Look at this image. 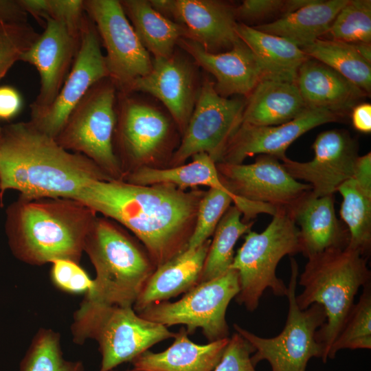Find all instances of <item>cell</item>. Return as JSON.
Segmentation results:
<instances>
[{
	"label": "cell",
	"mask_w": 371,
	"mask_h": 371,
	"mask_svg": "<svg viewBox=\"0 0 371 371\" xmlns=\"http://www.w3.org/2000/svg\"><path fill=\"white\" fill-rule=\"evenodd\" d=\"M205 191L94 180L76 199L132 232L158 267L187 249Z\"/></svg>",
	"instance_id": "cell-1"
},
{
	"label": "cell",
	"mask_w": 371,
	"mask_h": 371,
	"mask_svg": "<svg viewBox=\"0 0 371 371\" xmlns=\"http://www.w3.org/2000/svg\"><path fill=\"white\" fill-rule=\"evenodd\" d=\"M94 180H112L85 156L64 149L30 121L1 128L0 194L7 190L26 199H76Z\"/></svg>",
	"instance_id": "cell-2"
},
{
	"label": "cell",
	"mask_w": 371,
	"mask_h": 371,
	"mask_svg": "<svg viewBox=\"0 0 371 371\" xmlns=\"http://www.w3.org/2000/svg\"><path fill=\"white\" fill-rule=\"evenodd\" d=\"M97 213L69 198L19 197L7 210L8 244L19 260L41 266L58 259L80 263Z\"/></svg>",
	"instance_id": "cell-3"
},
{
	"label": "cell",
	"mask_w": 371,
	"mask_h": 371,
	"mask_svg": "<svg viewBox=\"0 0 371 371\" xmlns=\"http://www.w3.org/2000/svg\"><path fill=\"white\" fill-rule=\"evenodd\" d=\"M95 278L85 300L132 306L156 269L146 249L117 223L97 216L84 243Z\"/></svg>",
	"instance_id": "cell-4"
},
{
	"label": "cell",
	"mask_w": 371,
	"mask_h": 371,
	"mask_svg": "<svg viewBox=\"0 0 371 371\" xmlns=\"http://www.w3.org/2000/svg\"><path fill=\"white\" fill-rule=\"evenodd\" d=\"M370 278L367 258L348 246L329 249L308 258L299 280L304 290L295 295V301L301 310L314 303L324 309L326 322L315 333L324 348V363L354 305L357 293L370 282Z\"/></svg>",
	"instance_id": "cell-5"
},
{
	"label": "cell",
	"mask_w": 371,
	"mask_h": 371,
	"mask_svg": "<svg viewBox=\"0 0 371 371\" xmlns=\"http://www.w3.org/2000/svg\"><path fill=\"white\" fill-rule=\"evenodd\" d=\"M73 340L78 344L96 341L101 354L99 371H109L130 361L176 333L140 317L132 306L109 305L83 300L74 314Z\"/></svg>",
	"instance_id": "cell-6"
},
{
	"label": "cell",
	"mask_w": 371,
	"mask_h": 371,
	"mask_svg": "<svg viewBox=\"0 0 371 371\" xmlns=\"http://www.w3.org/2000/svg\"><path fill=\"white\" fill-rule=\"evenodd\" d=\"M272 216L263 232L246 234L230 267L238 275L236 300L249 311L258 308L268 288L277 296L286 295L287 287L276 276L277 265L284 256L301 251L299 229L290 212L276 208Z\"/></svg>",
	"instance_id": "cell-7"
},
{
	"label": "cell",
	"mask_w": 371,
	"mask_h": 371,
	"mask_svg": "<svg viewBox=\"0 0 371 371\" xmlns=\"http://www.w3.org/2000/svg\"><path fill=\"white\" fill-rule=\"evenodd\" d=\"M117 92L109 78L94 84L71 111L55 140L64 149L91 160L111 179L124 180L113 144Z\"/></svg>",
	"instance_id": "cell-8"
},
{
	"label": "cell",
	"mask_w": 371,
	"mask_h": 371,
	"mask_svg": "<svg viewBox=\"0 0 371 371\" xmlns=\"http://www.w3.org/2000/svg\"><path fill=\"white\" fill-rule=\"evenodd\" d=\"M291 277L287 286L289 312L282 332L271 338H265L234 324L238 333L254 348L251 361L254 366L265 360L271 371H307L311 358H323L324 348L317 341L315 333L326 322L323 306L314 303L305 310L299 308L295 301L298 265L291 258Z\"/></svg>",
	"instance_id": "cell-9"
},
{
	"label": "cell",
	"mask_w": 371,
	"mask_h": 371,
	"mask_svg": "<svg viewBox=\"0 0 371 371\" xmlns=\"http://www.w3.org/2000/svg\"><path fill=\"white\" fill-rule=\"evenodd\" d=\"M116 116L114 150L124 177L137 168L152 167L172 150L177 126L168 113L117 91Z\"/></svg>",
	"instance_id": "cell-10"
},
{
	"label": "cell",
	"mask_w": 371,
	"mask_h": 371,
	"mask_svg": "<svg viewBox=\"0 0 371 371\" xmlns=\"http://www.w3.org/2000/svg\"><path fill=\"white\" fill-rule=\"evenodd\" d=\"M238 292V272L229 269L221 276L199 283L177 302L154 303L137 314L166 327L185 325L190 334L200 328L209 342L217 341L229 337L226 311Z\"/></svg>",
	"instance_id": "cell-11"
},
{
	"label": "cell",
	"mask_w": 371,
	"mask_h": 371,
	"mask_svg": "<svg viewBox=\"0 0 371 371\" xmlns=\"http://www.w3.org/2000/svg\"><path fill=\"white\" fill-rule=\"evenodd\" d=\"M245 100L220 95L214 82L205 79L181 142L172 155L169 165L175 167L194 155L207 153L218 163L243 122Z\"/></svg>",
	"instance_id": "cell-12"
},
{
	"label": "cell",
	"mask_w": 371,
	"mask_h": 371,
	"mask_svg": "<svg viewBox=\"0 0 371 371\" xmlns=\"http://www.w3.org/2000/svg\"><path fill=\"white\" fill-rule=\"evenodd\" d=\"M84 8L106 50L109 78L117 91L124 92L134 80L150 71L153 59L137 36L120 1L84 0Z\"/></svg>",
	"instance_id": "cell-13"
},
{
	"label": "cell",
	"mask_w": 371,
	"mask_h": 371,
	"mask_svg": "<svg viewBox=\"0 0 371 371\" xmlns=\"http://www.w3.org/2000/svg\"><path fill=\"white\" fill-rule=\"evenodd\" d=\"M106 78H109V74L100 40L95 25L87 16L78 53L59 93L47 107L31 111L30 122L55 139L71 111L89 89Z\"/></svg>",
	"instance_id": "cell-14"
},
{
	"label": "cell",
	"mask_w": 371,
	"mask_h": 371,
	"mask_svg": "<svg viewBox=\"0 0 371 371\" xmlns=\"http://www.w3.org/2000/svg\"><path fill=\"white\" fill-rule=\"evenodd\" d=\"M219 176L227 189L237 196L288 211L311 191L284 169L276 157L259 155L249 164L216 163Z\"/></svg>",
	"instance_id": "cell-15"
},
{
	"label": "cell",
	"mask_w": 371,
	"mask_h": 371,
	"mask_svg": "<svg viewBox=\"0 0 371 371\" xmlns=\"http://www.w3.org/2000/svg\"><path fill=\"white\" fill-rule=\"evenodd\" d=\"M313 148L311 161L300 162L286 156L282 165L294 179L307 182L313 196L334 195L353 176L359 157L357 143L348 131L332 129L319 133Z\"/></svg>",
	"instance_id": "cell-16"
},
{
	"label": "cell",
	"mask_w": 371,
	"mask_h": 371,
	"mask_svg": "<svg viewBox=\"0 0 371 371\" xmlns=\"http://www.w3.org/2000/svg\"><path fill=\"white\" fill-rule=\"evenodd\" d=\"M153 8L183 25L187 39L210 53L229 50L239 40L234 8L218 0H150Z\"/></svg>",
	"instance_id": "cell-17"
},
{
	"label": "cell",
	"mask_w": 371,
	"mask_h": 371,
	"mask_svg": "<svg viewBox=\"0 0 371 371\" xmlns=\"http://www.w3.org/2000/svg\"><path fill=\"white\" fill-rule=\"evenodd\" d=\"M343 115L323 109L307 108L295 119L276 126H254L242 123L227 146L221 161L243 164L255 155H268L281 160L298 137L318 126L340 121Z\"/></svg>",
	"instance_id": "cell-18"
},
{
	"label": "cell",
	"mask_w": 371,
	"mask_h": 371,
	"mask_svg": "<svg viewBox=\"0 0 371 371\" xmlns=\"http://www.w3.org/2000/svg\"><path fill=\"white\" fill-rule=\"evenodd\" d=\"M200 87L192 65L175 54L153 59L150 71L135 80L124 93L142 91L159 100L183 134L196 102Z\"/></svg>",
	"instance_id": "cell-19"
},
{
	"label": "cell",
	"mask_w": 371,
	"mask_h": 371,
	"mask_svg": "<svg viewBox=\"0 0 371 371\" xmlns=\"http://www.w3.org/2000/svg\"><path fill=\"white\" fill-rule=\"evenodd\" d=\"M80 37L63 23L49 19L44 31L20 61L34 66L40 76L39 93L31 104V111L49 106L59 93L78 53Z\"/></svg>",
	"instance_id": "cell-20"
},
{
	"label": "cell",
	"mask_w": 371,
	"mask_h": 371,
	"mask_svg": "<svg viewBox=\"0 0 371 371\" xmlns=\"http://www.w3.org/2000/svg\"><path fill=\"white\" fill-rule=\"evenodd\" d=\"M177 45L192 57L194 63L215 78V90L223 97H247L265 78L256 56L240 39L230 49L218 53L207 52L196 42L187 38L180 39Z\"/></svg>",
	"instance_id": "cell-21"
},
{
	"label": "cell",
	"mask_w": 371,
	"mask_h": 371,
	"mask_svg": "<svg viewBox=\"0 0 371 371\" xmlns=\"http://www.w3.org/2000/svg\"><path fill=\"white\" fill-rule=\"evenodd\" d=\"M334 195L307 192L289 212L299 227L301 253L308 258L329 249L345 248L350 236L337 218Z\"/></svg>",
	"instance_id": "cell-22"
},
{
	"label": "cell",
	"mask_w": 371,
	"mask_h": 371,
	"mask_svg": "<svg viewBox=\"0 0 371 371\" xmlns=\"http://www.w3.org/2000/svg\"><path fill=\"white\" fill-rule=\"evenodd\" d=\"M210 242L208 239L195 249H186L157 267L133 306L135 311L186 293L198 284Z\"/></svg>",
	"instance_id": "cell-23"
},
{
	"label": "cell",
	"mask_w": 371,
	"mask_h": 371,
	"mask_svg": "<svg viewBox=\"0 0 371 371\" xmlns=\"http://www.w3.org/2000/svg\"><path fill=\"white\" fill-rule=\"evenodd\" d=\"M296 84L307 108L341 115L367 95L330 67L310 58L300 67Z\"/></svg>",
	"instance_id": "cell-24"
},
{
	"label": "cell",
	"mask_w": 371,
	"mask_h": 371,
	"mask_svg": "<svg viewBox=\"0 0 371 371\" xmlns=\"http://www.w3.org/2000/svg\"><path fill=\"white\" fill-rule=\"evenodd\" d=\"M186 329L176 333L175 341L166 350H148L131 361L135 368L145 371H213L220 361L229 337L206 344L192 342Z\"/></svg>",
	"instance_id": "cell-25"
},
{
	"label": "cell",
	"mask_w": 371,
	"mask_h": 371,
	"mask_svg": "<svg viewBox=\"0 0 371 371\" xmlns=\"http://www.w3.org/2000/svg\"><path fill=\"white\" fill-rule=\"evenodd\" d=\"M306 109L295 82L265 78L247 97L242 123L280 125L295 119Z\"/></svg>",
	"instance_id": "cell-26"
},
{
	"label": "cell",
	"mask_w": 371,
	"mask_h": 371,
	"mask_svg": "<svg viewBox=\"0 0 371 371\" xmlns=\"http://www.w3.org/2000/svg\"><path fill=\"white\" fill-rule=\"evenodd\" d=\"M236 34L256 56L265 78L296 82L300 67L309 58L300 47L241 23L237 24Z\"/></svg>",
	"instance_id": "cell-27"
},
{
	"label": "cell",
	"mask_w": 371,
	"mask_h": 371,
	"mask_svg": "<svg viewBox=\"0 0 371 371\" xmlns=\"http://www.w3.org/2000/svg\"><path fill=\"white\" fill-rule=\"evenodd\" d=\"M348 1L315 0L278 19L254 27L284 38L302 49L326 34L337 14Z\"/></svg>",
	"instance_id": "cell-28"
},
{
	"label": "cell",
	"mask_w": 371,
	"mask_h": 371,
	"mask_svg": "<svg viewBox=\"0 0 371 371\" xmlns=\"http://www.w3.org/2000/svg\"><path fill=\"white\" fill-rule=\"evenodd\" d=\"M124 11L143 46L153 58H168L187 30L181 24L164 16L149 1H120Z\"/></svg>",
	"instance_id": "cell-29"
},
{
	"label": "cell",
	"mask_w": 371,
	"mask_h": 371,
	"mask_svg": "<svg viewBox=\"0 0 371 371\" xmlns=\"http://www.w3.org/2000/svg\"><path fill=\"white\" fill-rule=\"evenodd\" d=\"M302 49L308 57L330 67L370 95L371 63L362 57L353 43L319 38Z\"/></svg>",
	"instance_id": "cell-30"
},
{
	"label": "cell",
	"mask_w": 371,
	"mask_h": 371,
	"mask_svg": "<svg viewBox=\"0 0 371 371\" xmlns=\"http://www.w3.org/2000/svg\"><path fill=\"white\" fill-rule=\"evenodd\" d=\"M337 192L343 198L339 212L349 232L348 247L366 256L371 247V187L351 177Z\"/></svg>",
	"instance_id": "cell-31"
},
{
	"label": "cell",
	"mask_w": 371,
	"mask_h": 371,
	"mask_svg": "<svg viewBox=\"0 0 371 371\" xmlns=\"http://www.w3.org/2000/svg\"><path fill=\"white\" fill-rule=\"evenodd\" d=\"M240 210L230 206L213 234L204 261L200 282L222 276L230 269L234 248L239 238L251 230L254 222H245Z\"/></svg>",
	"instance_id": "cell-32"
},
{
	"label": "cell",
	"mask_w": 371,
	"mask_h": 371,
	"mask_svg": "<svg viewBox=\"0 0 371 371\" xmlns=\"http://www.w3.org/2000/svg\"><path fill=\"white\" fill-rule=\"evenodd\" d=\"M20 371H85L82 362L65 359L60 335L40 329L34 335L20 365Z\"/></svg>",
	"instance_id": "cell-33"
},
{
	"label": "cell",
	"mask_w": 371,
	"mask_h": 371,
	"mask_svg": "<svg viewBox=\"0 0 371 371\" xmlns=\"http://www.w3.org/2000/svg\"><path fill=\"white\" fill-rule=\"evenodd\" d=\"M371 348V284L363 286V291L354 304L345 323L333 343L328 359L335 358L342 349Z\"/></svg>",
	"instance_id": "cell-34"
},
{
	"label": "cell",
	"mask_w": 371,
	"mask_h": 371,
	"mask_svg": "<svg viewBox=\"0 0 371 371\" xmlns=\"http://www.w3.org/2000/svg\"><path fill=\"white\" fill-rule=\"evenodd\" d=\"M326 34L334 41L370 43L371 1L348 0L337 14Z\"/></svg>",
	"instance_id": "cell-35"
},
{
	"label": "cell",
	"mask_w": 371,
	"mask_h": 371,
	"mask_svg": "<svg viewBox=\"0 0 371 371\" xmlns=\"http://www.w3.org/2000/svg\"><path fill=\"white\" fill-rule=\"evenodd\" d=\"M23 10L45 27L54 20L64 23L75 36H81L87 19L84 0H19Z\"/></svg>",
	"instance_id": "cell-36"
},
{
	"label": "cell",
	"mask_w": 371,
	"mask_h": 371,
	"mask_svg": "<svg viewBox=\"0 0 371 371\" xmlns=\"http://www.w3.org/2000/svg\"><path fill=\"white\" fill-rule=\"evenodd\" d=\"M39 35L27 21H0V81Z\"/></svg>",
	"instance_id": "cell-37"
},
{
	"label": "cell",
	"mask_w": 371,
	"mask_h": 371,
	"mask_svg": "<svg viewBox=\"0 0 371 371\" xmlns=\"http://www.w3.org/2000/svg\"><path fill=\"white\" fill-rule=\"evenodd\" d=\"M52 263L51 278L60 290L72 293H87L93 286L91 280L79 263L58 259Z\"/></svg>",
	"instance_id": "cell-38"
},
{
	"label": "cell",
	"mask_w": 371,
	"mask_h": 371,
	"mask_svg": "<svg viewBox=\"0 0 371 371\" xmlns=\"http://www.w3.org/2000/svg\"><path fill=\"white\" fill-rule=\"evenodd\" d=\"M254 348L236 332L229 339L221 359L213 371H256L251 361Z\"/></svg>",
	"instance_id": "cell-39"
},
{
	"label": "cell",
	"mask_w": 371,
	"mask_h": 371,
	"mask_svg": "<svg viewBox=\"0 0 371 371\" xmlns=\"http://www.w3.org/2000/svg\"><path fill=\"white\" fill-rule=\"evenodd\" d=\"M283 0H245L234 8V14L241 23L253 22L282 13Z\"/></svg>",
	"instance_id": "cell-40"
},
{
	"label": "cell",
	"mask_w": 371,
	"mask_h": 371,
	"mask_svg": "<svg viewBox=\"0 0 371 371\" xmlns=\"http://www.w3.org/2000/svg\"><path fill=\"white\" fill-rule=\"evenodd\" d=\"M23 106L20 93L10 86L0 87V120H8L19 113Z\"/></svg>",
	"instance_id": "cell-41"
},
{
	"label": "cell",
	"mask_w": 371,
	"mask_h": 371,
	"mask_svg": "<svg viewBox=\"0 0 371 371\" xmlns=\"http://www.w3.org/2000/svg\"><path fill=\"white\" fill-rule=\"evenodd\" d=\"M27 13L19 0H0V21L27 22Z\"/></svg>",
	"instance_id": "cell-42"
},
{
	"label": "cell",
	"mask_w": 371,
	"mask_h": 371,
	"mask_svg": "<svg viewBox=\"0 0 371 371\" xmlns=\"http://www.w3.org/2000/svg\"><path fill=\"white\" fill-rule=\"evenodd\" d=\"M351 120L354 128L361 133L371 132V104L368 102L357 104L352 110Z\"/></svg>",
	"instance_id": "cell-43"
},
{
	"label": "cell",
	"mask_w": 371,
	"mask_h": 371,
	"mask_svg": "<svg viewBox=\"0 0 371 371\" xmlns=\"http://www.w3.org/2000/svg\"><path fill=\"white\" fill-rule=\"evenodd\" d=\"M315 1V0H284L282 13L286 14L293 12L313 3Z\"/></svg>",
	"instance_id": "cell-44"
},
{
	"label": "cell",
	"mask_w": 371,
	"mask_h": 371,
	"mask_svg": "<svg viewBox=\"0 0 371 371\" xmlns=\"http://www.w3.org/2000/svg\"><path fill=\"white\" fill-rule=\"evenodd\" d=\"M356 47L359 53L366 60L371 63V46L370 43H353Z\"/></svg>",
	"instance_id": "cell-45"
},
{
	"label": "cell",
	"mask_w": 371,
	"mask_h": 371,
	"mask_svg": "<svg viewBox=\"0 0 371 371\" xmlns=\"http://www.w3.org/2000/svg\"><path fill=\"white\" fill-rule=\"evenodd\" d=\"M109 371H118V370H114L113 369V370H111ZM124 371H145V370H139V369H137V368H133L132 370H124Z\"/></svg>",
	"instance_id": "cell-46"
},
{
	"label": "cell",
	"mask_w": 371,
	"mask_h": 371,
	"mask_svg": "<svg viewBox=\"0 0 371 371\" xmlns=\"http://www.w3.org/2000/svg\"><path fill=\"white\" fill-rule=\"evenodd\" d=\"M1 127L0 126V140H1Z\"/></svg>",
	"instance_id": "cell-47"
}]
</instances>
